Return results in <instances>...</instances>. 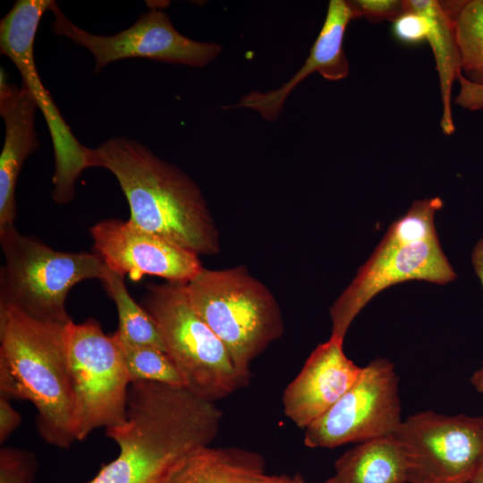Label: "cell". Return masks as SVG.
I'll list each match as a JSON object with an SVG mask.
<instances>
[{"label":"cell","instance_id":"obj_1","mask_svg":"<svg viewBox=\"0 0 483 483\" xmlns=\"http://www.w3.org/2000/svg\"><path fill=\"white\" fill-rule=\"evenodd\" d=\"M86 166L116 178L130 208V221L197 255L220 250L219 232L197 183L184 172L126 137L85 147Z\"/></svg>","mask_w":483,"mask_h":483},{"label":"cell","instance_id":"obj_2","mask_svg":"<svg viewBox=\"0 0 483 483\" xmlns=\"http://www.w3.org/2000/svg\"><path fill=\"white\" fill-rule=\"evenodd\" d=\"M65 325L0 306V395L30 402L39 436L63 449L77 441Z\"/></svg>","mask_w":483,"mask_h":483},{"label":"cell","instance_id":"obj_3","mask_svg":"<svg viewBox=\"0 0 483 483\" xmlns=\"http://www.w3.org/2000/svg\"><path fill=\"white\" fill-rule=\"evenodd\" d=\"M184 286L195 311L223 342L249 382L253 360L284 333L275 296L242 266L203 268Z\"/></svg>","mask_w":483,"mask_h":483},{"label":"cell","instance_id":"obj_4","mask_svg":"<svg viewBox=\"0 0 483 483\" xmlns=\"http://www.w3.org/2000/svg\"><path fill=\"white\" fill-rule=\"evenodd\" d=\"M4 263L0 270V306H11L44 321L67 324L70 290L87 279L103 281L110 272L97 253L56 250L20 233L0 228Z\"/></svg>","mask_w":483,"mask_h":483},{"label":"cell","instance_id":"obj_5","mask_svg":"<svg viewBox=\"0 0 483 483\" xmlns=\"http://www.w3.org/2000/svg\"><path fill=\"white\" fill-rule=\"evenodd\" d=\"M142 302L188 391L215 402L249 384L225 345L191 306L184 284H151Z\"/></svg>","mask_w":483,"mask_h":483},{"label":"cell","instance_id":"obj_6","mask_svg":"<svg viewBox=\"0 0 483 483\" xmlns=\"http://www.w3.org/2000/svg\"><path fill=\"white\" fill-rule=\"evenodd\" d=\"M64 342L76 440H84L95 429L123 424L131 381L115 333L106 335L95 318L71 320L64 327Z\"/></svg>","mask_w":483,"mask_h":483},{"label":"cell","instance_id":"obj_7","mask_svg":"<svg viewBox=\"0 0 483 483\" xmlns=\"http://www.w3.org/2000/svg\"><path fill=\"white\" fill-rule=\"evenodd\" d=\"M52 0H18L0 21V52L21 73L48 127L55 157L53 199L65 204L75 194V183L86 166L85 146L64 120L51 95L43 86L34 58V41L42 15Z\"/></svg>","mask_w":483,"mask_h":483},{"label":"cell","instance_id":"obj_8","mask_svg":"<svg viewBox=\"0 0 483 483\" xmlns=\"http://www.w3.org/2000/svg\"><path fill=\"white\" fill-rule=\"evenodd\" d=\"M410 464V483H470L483 462V416L427 411L393 435Z\"/></svg>","mask_w":483,"mask_h":483},{"label":"cell","instance_id":"obj_9","mask_svg":"<svg viewBox=\"0 0 483 483\" xmlns=\"http://www.w3.org/2000/svg\"><path fill=\"white\" fill-rule=\"evenodd\" d=\"M398 377L388 360L377 358L352 386L304 429V445L334 448L393 436L402 419Z\"/></svg>","mask_w":483,"mask_h":483},{"label":"cell","instance_id":"obj_10","mask_svg":"<svg viewBox=\"0 0 483 483\" xmlns=\"http://www.w3.org/2000/svg\"><path fill=\"white\" fill-rule=\"evenodd\" d=\"M52 30L88 49L94 57L95 72L115 61L148 58L157 62L203 67L221 52V46L189 38L176 30L167 13L152 8L130 28L111 36L89 33L71 21L54 1Z\"/></svg>","mask_w":483,"mask_h":483},{"label":"cell","instance_id":"obj_11","mask_svg":"<svg viewBox=\"0 0 483 483\" xmlns=\"http://www.w3.org/2000/svg\"><path fill=\"white\" fill-rule=\"evenodd\" d=\"M455 278L438 239L392 248L377 247L331 306L330 337L343 341L360 310L389 286L409 280L445 284Z\"/></svg>","mask_w":483,"mask_h":483},{"label":"cell","instance_id":"obj_12","mask_svg":"<svg viewBox=\"0 0 483 483\" xmlns=\"http://www.w3.org/2000/svg\"><path fill=\"white\" fill-rule=\"evenodd\" d=\"M95 253L113 272L133 281L145 275L187 284L204 268L199 255L157 234L117 218L89 228Z\"/></svg>","mask_w":483,"mask_h":483},{"label":"cell","instance_id":"obj_13","mask_svg":"<svg viewBox=\"0 0 483 483\" xmlns=\"http://www.w3.org/2000/svg\"><path fill=\"white\" fill-rule=\"evenodd\" d=\"M343 344L333 337L318 344L286 386L284 412L300 428L330 410L360 377L362 367L346 356Z\"/></svg>","mask_w":483,"mask_h":483},{"label":"cell","instance_id":"obj_14","mask_svg":"<svg viewBox=\"0 0 483 483\" xmlns=\"http://www.w3.org/2000/svg\"><path fill=\"white\" fill-rule=\"evenodd\" d=\"M355 18L349 2L331 0L323 26L310 49L304 64L282 87L261 92L254 90L241 100L225 108L244 107L257 111L267 121L279 115L288 95L310 73L318 72L329 80H339L348 76L349 62L343 51V38L347 25Z\"/></svg>","mask_w":483,"mask_h":483},{"label":"cell","instance_id":"obj_15","mask_svg":"<svg viewBox=\"0 0 483 483\" xmlns=\"http://www.w3.org/2000/svg\"><path fill=\"white\" fill-rule=\"evenodd\" d=\"M37 109L28 89L8 83L1 69L0 114L4 140L0 155V228L14 225L18 176L27 157L40 146L35 130Z\"/></svg>","mask_w":483,"mask_h":483},{"label":"cell","instance_id":"obj_16","mask_svg":"<svg viewBox=\"0 0 483 483\" xmlns=\"http://www.w3.org/2000/svg\"><path fill=\"white\" fill-rule=\"evenodd\" d=\"M267 476L258 453L209 445L189 454L165 483H266Z\"/></svg>","mask_w":483,"mask_h":483},{"label":"cell","instance_id":"obj_17","mask_svg":"<svg viewBox=\"0 0 483 483\" xmlns=\"http://www.w3.org/2000/svg\"><path fill=\"white\" fill-rule=\"evenodd\" d=\"M339 483H410L407 456L394 436L358 444L335 463Z\"/></svg>","mask_w":483,"mask_h":483},{"label":"cell","instance_id":"obj_18","mask_svg":"<svg viewBox=\"0 0 483 483\" xmlns=\"http://www.w3.org/2000/svg\"><path fill=\"white\" fill-rule=\"evenodd\" d=\"M403 11H414L426 15L430 21L428 42L430 44L438 72L443 101L441 127L445 134L454 131L451 109L452 85L462 73L461 59L458 53L453 18L456 3L441 4L435 0L402 1Z\"/></svg>","mask_w":483,"mask_h":483},{"label":"cell","instance_id":"obj_19","mask_svg":"<svg viewBox=\"0 0 483 483\" xmlns=\"http://www.w3.org/2000/svg\"><path fill=\"white\" fill-rule=\"evenodd\" d=\"M102 282L117 309L118 329L114 333L120 343L126 346L153 347L165 352L156 322L131 298L125 286L124 277L110 270Z\"/></svg>","mask_w":483,"mask_h":483},{"label":"cell","instance_id":"obj_20","mask_svg":"<svg viewBox=\"0 0 483 483\" xmlns=\"http://www.w3.org/2000/svg\"><path fill=\"white\" fill-rule=\"evenodd\" d=\"M453 33L466 74L483 70V0L460 2L453 18Z\"/></svg>","mask_w":483,"mask_h":483},{"label":"cell","instance_id":"obj_21","mask_svg":"<svg viewBox=\"0 0 483 483\" xmlns=\"http://www.w3.org/2000/svg\"><path fill=\"white\" fill-rule=\"evenodd\" d=\"M442 207L438 197L416 200L405 215L390 225L377 247L392 248L438 239L434 219Z\"/></svg>","mask_w":483,"mask_h":483},{"label":"cell","instance_id":"obj_22","mask_svg":"<svg viewBox=\"0 0 483 483\" xmlns=\"http://www.w3.org/2000/svg\"><path fill=\"white\" fill-rule=\"evenodd\" d=\"M122 347L131 383L148 381L184 387L179 370L165 351L123 344Z\"/></svg>","mask_w":483,"mask_h":483},{"label":"cell","instance_id":"obj_23","mask_svg":"<svg viewBox=\"0 0 483 483\" xmlns=\"http://www.w3.org/2000/svg\"><path fill=\"white\" fill-rule=\"evenodd\" d=\"M38 463L27 450L3 447L0 450V483H32Z\"/></svg>","mask_w":483,"mask_h":483},{"label":"cell","instance_id":"obj_24","mask_svg":"<svg viewBox=\"0 0 483 483\" xmlns=\"http://www.w3.org/2000/svg\"><path fill=\"white\" fill-rule=\"evenodd\" d=\"M430 29L428 18L414 11H403L393 20L392 24L394 37L406 45H418L428 41Z\"/></svg>","mask_w":483,"mask_h":483},{"label":"cell","instance_id":"obj_25","mask_svg":"<svg viewBox=\"0 0 483 483\" xmlns=\"http://www.w3.org/2000/svg\"><path fill=\"white\" fill-rule=\"evenodd\" d=\"M356 18L364 16L373 21H380L386 19H395L403 12L402 1L396 0H357L350 2Z\"/></svg>","mask_w":483,"mask_h":483},{"label":"cell","instance_id":"obj_26","mask_svg":"<svg viewBox=\"0 0 483 483\" xmlns=\"http://www.w3.org/2000/svg\"><path fill=\"white\" fill-rule=\"evenodd\" d=\"M466 75L461 73L458 76L461 90L456 102L470 110L481 108L483 107V70Z\"/></svg>","mask_w":483,"mask_h":483},{"label":"cell","instance_id":"obj_27","mask_svg":"<svg viewBox=\"0 0 483 483\" xmlns=\"http://www.w3.org/2000/svg\"><path fill=\"white\" fill-rule=\"evenodd\" d=\"M21 422V414L13 407L11 400L0 395V443L13 433Z\"/></svg>","mask_w":483,"mask_h":483},{"label":"cell","instance_id":"obj_28","mask_svg":"<svg viewBox=\"0 0 483 483\" xmlns=\"http://www.w3.org/2000/svg\"><path fill=\"white\" fill-rule=\"evenodd\" d=\"M471 262L483 287V236L479 240L472 250ZM470 382L479 393L483 394V364L481 368L472 375Z\"/></svg>","mask_w":483,"mask_h":483},{"label":"cell","instance_id":"obj_29","mask_svg":"<svg viewBox=\"0 0 483 483\" xmlns=\"http://www.w3.org/2000/svg\"><path fill=\"white\" fill-rule=\"evenodd\" d=\"M266 483H305V481L300 473H296L293 476L268 475Z\"/></svg>","mask_w":483,"mask_h":483},{"label":"cell","instance_id":"obj_30","mask_svg":"<svg viewBox=\"0 0 483 483\" xmlns=\"http://www.w3.org/2000/svg\"><path fill=\"white\" fill-rule=\"evenodd\" d=\"M470 483H483V462L471 479Z\"/></svg>","mask_w":483,"mask_h":483},{"label":"cell","instance_id":"obj_31","mask_svg":"<svg viewBox=\"0 0 483 483\" xmlns=\"http://www.w3.org/2000/svg\"><path fill=\"white\" fill-rule=\"evenodd\" d=\"M324 483H339L338 480L335 479V477L334 476L333 478H330L328 479L327 480H326Z\"/></svg>","mask_w":483,"mask_h":483}]
</instances>
